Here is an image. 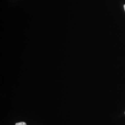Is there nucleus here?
Wrapping results in <instances>:
<instances>
[{
    "label": "nucleus",
    "instance_id": "nucleus-1",
    "mask_svg": "<svg viewBox=\"0 0 125 125\" xmlns=\"http://www.w3.org/2000/svg\"><path fill=\"white\" fill-rule=\"evenodd\" d=\"M15 125H27L26 123L23 122H19L16 123Z\"/></svg>",
    "mask_w": 125,
    "mask_h": 125
},
{
    "label": "nucleus",
    "instance_id": "nucleus-2",
    "mask_svg": "<svg viewBox=\"0 0 125 125\" xmlns=\"http://www.w3.org/2000/svg\"><path fill=\"white\" fill-rule=\"evenodd\" d=\"M124 8H125V5H124Z\"/></svg>",
    "mask_w": 125,
    "mask_h": 125
},
{
    "label": "nucleus",
    "instance_id": "nucleus-3",
    "mask_svg": "<svg viewBox=\"0 0 125 125\" xmlns=\"http://www.w3.org/2000/svg\"></svg>",
    "mask_w": 125,
    "mask_h": 125
}]
</instances>
